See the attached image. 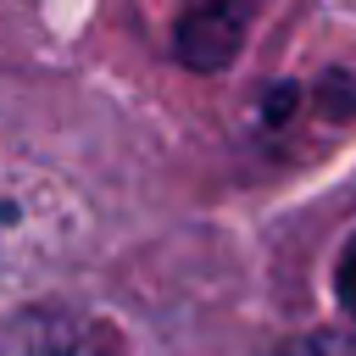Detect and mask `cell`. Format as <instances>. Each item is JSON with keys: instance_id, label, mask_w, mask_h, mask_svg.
<instances>
[{"instance_id": "1", "label": "cell", "mask_w": 356, "mask_h": 356, "mask_svg": "<svg viewBox=\"0 0 356 356\" xmlns=\"http://www.w3.org/2000/svg\"><path fill=\"white\" fill-rule=\"evenodd\" d=\"M0 356H122V339L72 306H22L0 328Z\"/></svg>"}, {"instance_id": "2", "label": "cell", "mask_w": 356, "mask_h": 356, "mask_svg": "<svg viewBox=\"0 0 356 356\" xmlns=\"http://www.w3.org/2000/svg\"><path fill=\"white\" fill-rule=\"evenodd\" d=\"M261 0H184L178 11V61L195 72H217L245 44V28Z\"/></svg>"}, {"instance_id": "3", "label": "cell", "mask_w": 356, "mask_h": 356, "mask_svg": "<svg viewBox=\"0 0 356 356\" xmlns=\"http://www.w3.org/2000/svg\"><path fill=\"white\" fill-rule=\"evenodd\" d=\"M339 289H345V306L356 312V239H350V250H345V261H339Z\"/></svg>"}]
</instances>
